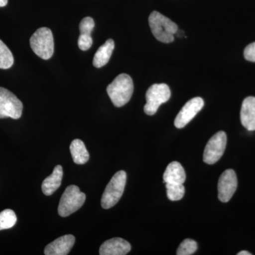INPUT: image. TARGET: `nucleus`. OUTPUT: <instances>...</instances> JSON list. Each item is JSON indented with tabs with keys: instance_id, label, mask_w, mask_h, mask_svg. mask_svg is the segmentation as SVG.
Returning <instances> with one entry per match:
<instances>
[{
	"instance_id": "obj_13",
	"label": "nucleus",
	"mask_w": 255,
	"mask_h": 255,
	"mask_svg": "<svg viewBox=\"0 0 255 255\" xmlns=\"http://www.w3.org/2000/svg\"><path fill=\"white\" fill-rule=\"evenodd\" d=\"M243 127L250 131L255 130V97H248L243 101L241 111Z\"/></svg>"
},
{
	"instance_id": "obj_6",
	"label": "nucleus",
	"mask_w": 255,
	"mask_h": 255,
	"mask_svg": "<svg viewBox=\"0 0 255 255\" xmlns=\"http://www.w3.org/2000/svg\"><path fill=\"white\" fill-rule=\"evenodd\" d=\"M171 91L166 84H154L146 92V104L144 112L147 115L152 116L158 110L159 106L170 99Z\"/></svg>"
},
{
	"instance_id": "obj_26",
	"label": "nucleus",
	"mask_w": 255,
	"mask_h": 255,
	"mask_svg": "<svg viewBox=\"0 0 255 255\" xmlns=\"http://www.w3.org/2000/svg\"><path fill=\"white\" fill-rule=\"evenodd\" d=\"M238 255H252V253L248 251H241L238 253Z\"/></svg>"
},
{
	"instance_id": "obj_8",
	"label": "nucleus",
	"mask_w": 255,
	"mask_h": 255,
	"mask_svg": "<svg viewBox=\"0 0 255 255\" xmlns=\"http://www.w3.org/2000/svg\"><path fill=\"white\" fill-rule=\"evenodd\" d=\"M227 144V135L224 131H219L211 137L204 152V162L214 164L222 157Z\"/></svg>"
},
{
	"instance_id": "obj_1",
	"label": "nucleus",
	"mask_w": 255,
	"mask_h": 255,
	"mask_svg": "<svg viewBox=\"0 0 255 255\" xmlns=\"http://www.w3.org/2000/svg\"><path fill=\"white\" fill-rule=\"evenodd\" d=\"M133 90L132 78L127 74H121L107 86V92L114 105L122 107L130 101Z\"/></svg>"
},
{
	"instance_id": "obj_25",
	"label": "nucleus",
	"mask_w": 255,
	"mask_h": 255,
	"mask_svg": "<svg viewBox=\"0 0 255 255\" xmlns=\"http://www.w3.org/2000/svg\"><path fill=\"white\" fill-rule=\"evenodd\" d=\"M8 0H0V7L6 6Z\"/></svg>"
},
{
	"instance_id": "obj_17",
	"label": "nucleus",
	"mask_w": 255,
	"mask_h": 255,
	"mask_svg": "<svg viewBox=\"0 0 255 255\" xmlns=\"http://www.w3.org/2000/svg\"><path fill=\"white\" fill-rule=\"evenodd\" d=\"M114 49V40H107L105 44L101 46L97 51L96 52L93 59L94 66L97 68H100L107 65L108 62L110 61Z\"/></svg>"
},
{
	"instance_id": "obj_10",
	"label": "nucleus",
	"mask_w": 255,
	"mask_h": 255,
	"mask_svg": "<svg viewBox=\"0 0 255 255\" xmlns=\"http://www.w3.org/2000/svg\"><path fill=\"white\" fill-rule=\"evenodd\" d=\"M204 106V102L201 97L191 99L183 107L179 113L177 114L174 126L177 128H182L196 117Z\"/></svg>"
},
{
	"instance_id": "obj_5",
	"label": "nucleus",
	"mask_w": 255,
	"mask_h": 255,
	"mask_svg": "<svg viewBox=\"0 0 255 255\" xmlns=\"http://www.w3.org/2000/svg\"><path fill=\"white\" fill-rule=\"evenodd\" d=\"M86 195L78 187L70 185L66 188L60 198L58 212L61 217H68L76 212L85 204Z\"/></svg>"
},
{
	"instance_id": "obj_4",
	"label": "nucleus",
	"mask_w": 255,
	"mask_h": 255,
	"mask_svg": "<svg viewBox=\"0 0 255 255\" xmlns=\"http://www.w3.org/2000/svg\"><path fill=\"white\" fill-rule=\"evenodd\" d=\"M31 49L39 58L48 60L54 53V40L50 28H38L30 38Z\"/></svg>"
},
{
	"instance_id": "obj_2",
	"label": "nucleus",
	"mask_w": 255,
	"mask_h": 255,
	"mask_svg": "<svg viewBox=\"0 0 255 255\" xmlns=\"http://www.w3.org/2000/svg\"><path fill=\"white\" fill-rule=\"evenodd\" d=\"M148 21L151 31L157 41L164 43L174 41L178 26L172 20L158 11H154L149 16Z\"/></svg>"
},
{
	"instance_id": "obj_16",
	"label": "nucleus",
	"mask_w": 255,
	"mask_h": 255,
	"mask_svg": "<svg viewBox=\"0 0 255 255\" xmlns=\"http://www.w3.org/2000/svg\"><path fill=\"white\" fill-rule=\"evenodd\" d=\"M164 183L184 184L186 180V173L182 164L179 162H171L167 166L163 174Z\"/></svg>"
},
{
	"instance_id": "obj_3",
	"label": "nucleus",
	"mask_w": 255,
	"mask_h": 255,
	"mask_svg": "<svg viewBox=\"0 0 255 255\" xmlns=\"http://www.w3.org/2000/svg\"><path fill=\"white\" fill-rule=\"evenodd\" d=\"M127 175L124 171H119L107 184L102 199L101 205L105 209H109L115 206L123 195Z\"/></svg>"
},
{
	"instance_id": "obj_24",
	"label": "nucleus",
	"mask_w": 255,
	"mask_h": 255,
	"mask_svg": "<svg viewBox=\"0 0 255 255\" xmlns=\"http://www.w3.org/2000/svg\"><path fill=\"white\" fill-rule=\"evenodd\" d=\"M176 36L178 37V38H182L185 36L184 35V32L182 31V30H177V33H175ZM186 37V36H184Z\"/></svg>"
},
{
	"instance_id": "obj_9",
	"label": "nucleus",
	"mask_w": 255,
	"mask_h": 255,
	"mask_svg": "<svg viewBox=\"0 0 255 255\" xmlns=\"http://www.w3.org/2000/svg\"><path fill=\"white\" fill-rule=\"evenodd\" d=\"M238 187V179L233 169H229L223 172L218 183L219 199L226 203L231 200Z\"/></svg>"
},
{
	"instance_id": "obj_14",
	"label": "nucleus",
	"mask_w": 255,
	"mask_h": 255,
	"mask_svg": "<svg viewBox=\"0 0 255 255\" xmlns=\"http://www.w3.org/2000/svg\"><path fill=\"white\" fill-rule=\"evenodd\" d=\"M95 26V21L90 16L82 20L80 23V36L78 38V46L80 50L86 51L91 48L93 43L91 33Z\"/></svg>"
},
{
	"instance_id": "obj_7",
	"label": "nucleus",
	"mask_w": 255,
	"mask_h": 255,
	"mask_svg": "<svg viewBox=\"0 0 255 255\" xmlns=\"http://www.w3.org/2000/svg\"><path fill=\"white\" fill-rule=\"evenodd\" d=\"M23 104L16 96L0 87V119H18L22 115Z\"/></svg>"
},
{
	"instance_id": "obj_12",
	"label": "nucleus",
	"mask_w": 255,
	"mask_h": 255,
	"mask_svg": "<svg viewBox=\"0 0 255 255\" xmlns=\"http://www.w3.org/2000/svg\"><path fill=\"white\" fill-rule=\"evenodd\" d=\"M131 250L128 242L120 238L105 241L100 248V255H125Z\"/></svg>"
},
{
	"instance_id": "obj_19",
	"label": "nucleus",
	"mask_w": 255,
	"mask_h": 255,
	"mask_svg": "<svg viewBox=\"0 0 255 255\" xmlns=\"http://www.w3.org/2000/svg\"><path fill=\"white\" fill-rule=\"evenodd\" d=\"M14 64V56L11 50L0 40V69H9Z\"/></svg>"
},
{
	"instance_id": "obj_23",
	"label": "nucleus",
	"mask_w": 255,
	"mask_h": 255,
	"mask_svg": "<svg viewBox=\"0 0 255 255\" xmlns=\"http://www.w3.org/2000/svg\"><path fill=\"white\" fill-rule=\"evenodd\" d=\"M244 56L248 61L255 63V42L246 47L244 50Z\"/></svg>"
},
{
	"instance_id": "obj_11",
	"label": "nucleus",
	"mask_w": 255,
	"mask_h": 255,
	"mask_svg": "<svg viewBox=\"0 0 255 255\" xmlns=\"http://www.w3.org/2000/svg\"><path fill=\"white\" fill-rule=\"evenodd\" d=\"M75 238L72 235H65L58 238L46 247V255H67L75 244Z\"/></svg>"
},
{
	"instance_id": "obj_15",
	"label": "nucleus",
	"mask_w": 255,
	"mask_h": 255,
	"mask_svg": "<svg viewBox=\"0 0 255 255\" xmlns=\"http://www.w3.org/2000/svg\"><path fill=\"white\" fill-rule=\"evenodd\" d=\"M63 176V167L57 165L53 169V173L46 177L42 183L41 189L43 194L46 196L52 195L61 185Z\"/></svg>"
},
{
	"instance_id": "obj_18",
	"label": "nucleus",
	"mask_w": 255,
	"mask_h": 255,
	"mask_svg": "<svg viewBox=\"0 0 255 255\" xmlns=\"http://www.w3.org/2000/svg\"><path fill=\"white\" fill-rule=\"evenodd\" d=\"M70 150L75 163L85 164L90 159V155L85 143L80 139H75L73 140L70 144Z\"/></svg>"
},
{
	"instance_id": "obj_21",
	"label": "nucleus",
	"mask_w": 255,
	"mask_h": 255,
	"mask_svg": "<svg viewBox=\"0 0 255 255\" xmlns=\"http://www.w3.org/2000/svg\"><path fill=\"white\" fill-rule=\"evenodd\" d=\"M167 197L170 201L181 200L184 197L185 189L182 184L165 183Z\"/></svg>"
},
{
	"instance_id": "obj_22",
	"label": "nucleus",
	"mask_w": 255,
	"mask_h": 255,
	"mask_svg": "<svg viewBox=\"0 0 255 255\" xmlns=\"http://www.w3.org/2000/svg\"><path fill=\"white\" fill-rule=\"evenodd\" d=\"M198 249L196 241L191 239H186L181 243L178 248L177 255H191L194 254Z\"/></svg>"
},
{
	"instance_id": "obj_20",
	"label": "nucleus",
	"mask_w": 255,
	"mask_h": 255,
	"mask_svg": "<svg viewBox=\"0 0 255 255\" xmlns=\"http://www.w3.org/2000/svg\"><path fill=\"white\" fill-rule=\"evenodd\" d=\"M16 214L14 211L11 209H6L0 212V231L9 229L16 224Z\"/></svg>"
}]
</instances>
